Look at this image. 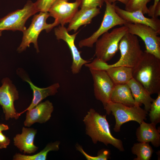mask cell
I'll return each instance as SVG.
<instances>
[{"label": "cell", "mask_w": 160, "mask_h": 160, "mask_svg": "<svg viewBox=\"0 0 160 160\" xmlns=\"http://www.w3.org/2000/svg\"><path fill=\"white\" fill-rule=\"evenodd\" d=\"M105 71L115 85L127 84L132 78L133 68L125 66L111 67Z\"/></svg>", "instance_id": "cell-22"}, {"label": "cell", "mask_w": 160, "mask_h": 160, "mask_svg": "<svg viewBox=\"0 0 160 160\" xmlns=\"http://www.w3.org/2000/svg\"><path fill=\"white\" fill-rule=\"evenodd\" d=\"M76 148L77 150L81 152L88 160H106L108 158L109 152L107 150H104L96 156H92L87 154L83 150L81 146L77 145Z\"/></svg>", "instance_id": "cell-27"}, {"label": "cell", "mask_w": 160, "mask_h": 160, "mask_svg": "<svg viewBox=\"0 0 160 160\" xmlns=\"http://www.w3.org/2000/svg\"><path fill=\"white\" fill-rule=\"evenodd\" d=\"M55 35L57 40H63L68 45L71 52L73 61L71 66L72 73L76 74L80 71L83 65L89 63L90 61L83 59L74 44L76 36L79 32L72 35L70 34L67 29L64 25H60L55 29Z\"/></svg>", "instance_id": "cell-12"}, {"label": "cell", "mask_w": 160, "mask_h": 160, "mask_svg": "<svg viewBox=\"0 0 160 160\" xmlns=\"http://www.w3.org/2000/svg\"><path fill=\"white\" fill-rule=\"evenodd\" d=\"M106 4L103 18L99 28L90 37L81 40L79 46L92 47L99 37L108 32L111 29L118 25H124L127 22L116 13L115 7L116 2L111 3L108 0H104Z\"/></svg>", "instance_id": "cell-7"}, {"label": "cell", "mask_w": 160, "mask_h": 160, "mask_svg": "<svg viewBox=\"0 0 160 160\" xmlns=\"http://www.w3.org/2000/svg\"><path fill=\"white\" fill-rule=\"evenodd\" d=\"M83 121L86 125V134L91 137L94 143L99 141L106 145L110 144L121 151H124L121 140L112 135L106 115H101L91 108Z\"/></svg>", "instance_id": "cell-2"}, {"label": "cell", "mask_w": 160, "mask_h": 160, "mask_svg": "<svg viewBox=\"0 0 160 160\" xmlns=\"http://www.w3.org/2000/svg\"><path fill=\"white\" fill-rule=\"evenodd\" d=\"M56 0H37L35 3L39 12H48Z\"/></svg>", "instance_id": "cell-29"}, {"label": "cell", "mask_w": 160, "mask_h": 160, "mask_svg": "<svg viewBox=\"0 0 160 160\" xmlns=\"http://www.w3.org/2000/svg\"><path fill=\"white\" fill-rule=\"evenodd\" d=\"M49 16L48 12H41L34 16L29 27L23 32L22 41L17 49L18 52L25 50L31 43L33 44L37 52H39L37 39L40 33L43 30L49 32L57 26L55 22L50 24L47 23V19Z\"/></svg>", "instance_id": "cell-6"}, {"label": "cell", "mask_w": 160, "mask_h": 160, "mask_svg": "<svg viewBox=\"0 0 160 160\" xmlns=\"http://www.w3.org/2000/svg\"><path fill=\"white\" fill-rule=\"evenodd\" d=\"M104 109L107 114L109 115L112 113L114 116L116 124L113 129L116 132L120 131L122 124L127 122L134 121L140 124L146 119L148 114V112L141 108L138 104L130 107L110 101Z\"/></svg>", "instance_id": "cell-4"}, {"label": "cell", "mask_w": 160, "mask_h": 160, "mask_svg": "<svg viewBox=\"0 0 160 160\" xmlns=\"http://www.w3.org/2000/svg\"><path fill=\"white\" fill-rule=\"evenodd\" d=\"M109 2L113 3L115 2L116 1H120L126 5L128 2L129 0H108Z\"/></svg>", "instance_id": "cell-34"}, {"label": "cell", "mask_w": 160, "mask_h": 160, "mask_svg": "<svg viewBox=\"0 0 160 160\" xmlns=\"http://www.w3.org/2000/svg\"><path fill=\"white\" fill-rule=\"evenodd\" d=\"M9 129V127L7 125L3 124H0V132L7 130Z\"/></svg>", "instance_id": "cell-33"}, {"label": "cell", "mask_w": 160, "mask_h": 160, "mask_svg": "<svg viewBox=\"0 0 160 160\" xmlns=\"http://www.w3.org/2000/svg\"><path fill=\"white\" fill-rule=\"evenodd\" d=\"M100 13L98 7L82 8L75 13L67 28L68 32H76L81 26L91 23L92 19Z\"/></svg>", "instance_id": "cell-18"}, {"label": "cell", "mask_w": 160, "mask_h": 160, "mask_svg": "<svg viewBox=\"0 0 160 160\" xmlns=\"http://www.w3.org/2000/svg\"><path fill=\"white\" fill-rule=\"evenodd\" d=\"M132 152L137 156L134 160H149L153 150L148 143L140 142L134 144L132 148Z\"/></svg>", "instance_id": "cell-24"}, {"label": "cell", "mask_w": 160, "mask_h": 160, "mask_svg": "<svg viewBox=\"0 0 160 160\" xmlns=\"http://www.w3.org/2000/svg\"><path fill=\"white\" fill-rule=\"evenodd\" d=\"M156 125L142 121L137 130V140L140 142H151L155 147H159L160 145V135Z\"/></svg>", "instance_id": "cell-17"}, {"label": "cell", "mask_w": 160, "mask_h": 160, "mask_svg": "<svg viewBox=\"0 0 160 160\" xmlns=\"http://www.w3.org/2000/svg\"><path fill=\"white\" fill-rule=\"evenodd\" d=\"M127 84L130 87L136 103L140 105L143 104L145 109L147 112L149 111L154 99L151 97L145 89L134 78L131 79Z\"/></svg>", "instance_id": "cell-19"}, {"label": "cell", "mask_w": 160, "mask_h": 160, "mask_svg": "<svg viewBox=\"0 0 160 160\" xmlns=\"http://www.w3.org/2000/svg\"><path fill=\"white\" fill-rule=\"evenodd\" d=\"M38 12L35 3L28 1L23 8L9 13L0 19V31H19L23 32L26 29L25 23L27 20Z\"/></svg>", "instance_id": "cell-8"}, {"label": "cell", "mask_w": 160, "mask_h": 160, "mask_svg": "<svg viewBox=\"0 0 160 160\" xmlns=\"http://www.w3.org/2000/svg\"><path fill=\"white\" fill-rule=\"evenodd\" d=\"M60 142L56 141L47 144L42 150L38 153L31 156L22 155L19 153L16 154L13 157L15 160H45L48 153L52 151L59 149Z\"/></svg>", "instance_id": "cell-23"}, {"label": "cell", "mask_w": 160, "mask_h": 160, "mask_svg": "<svg viewBox=\"0 0 160 160\" xmlns=\"http://www.w3.org/2000/svg\"><path fill=\"white\" fill-rule=\"evenodd\" d=\"M1 82L2 84L0 87V105L2 108L5 119H18L20 115L16 111L14 102L18 99V91L8 78H3Z\"/></svg>", "instance_id": "cell-10"}, {"label": "cell", "mask_w": 160, "mask_h": 160, "mask_svg": "<svg viewBox=\"0 0 160 160\" xmlns=\"http://www.w3.org/2000/svg\"><path fill=\"white\" fill-rule=\"evenodd\" d=\"M151 0H129L125 6V9L129 11L142 10L144 14L148 13L147 5Z\"/></svg>", "instance_id": "cell-26"}, {"label": "cell", "mask_w": 160, "mask_h": 160, "mask_svg": "<svg viewBox=\"0 0 160 160\" xmlns=\"http://www.w3.org/2000/svg\"><path fill=\"white\" fill-rule=\"evenodd\" d=\"M133 78L150 95L160 92V59L143 52L140 59L133 68Z\"/></svg>", "instance_id": "cell-1"}, {"label": "cell", "mask_w": 160, "mask_h": 160, "mask_svg": "<svg viewBox=\"0 0 160 160\" xmlns=\"http://www.w3.org/2000/svg\"><path fill=\"white\" fill-rule=\"evenodd\" d=\"M89 70L93 79L95 97L103 103L105 108L111 101V95L115 85L105 71Z\"/></svg>", "instance_id": "cell-11"}, {"label": "cell", "mask_w": 160, "mask_h": 160, "mask_svg": "<svg viewBox=\"0 0 160 160\" xmlns=\"http://www.w3.org/2000/svg\"><path fill=\"white\" fill-rule=\"evenodd\" d=\"M119 49L120 52L119 59L115 63L108 64V68L121 66L133 68L140 59L143 52L137 36L129 33L125 35L120 40Z\"/></svg>", "instance_id": "cell-5"}, {"label": "cell", "mask_w": 160, "mask_h": 160, "mask_svg": "<svg viewBox=\"0 0 160 160\" xmlns=\"http://www.w3.org/2000/svg\"><path fill=\"white\" fill-rule=\"evenodd\" d=\"M10 143V140L2 132H0V149L6 148Z\"/></svg>", "instance_id": "cell-30"}, {"label": "cell", "mask_w": 160, "mask_h": 160, "mask_svg": "<svg viewBox=\"0 0 160 160\" xmlns=\"http://www.w3.org/2000/svg\"><path fill=\"white\" fill-rule=\"evenodd\" d=\"M36 130L33 128L23 127L21 134H18L14 138V143L20 151L24 153H34L38 147L34 144Z\"/></svg>", "instance_id": "cell-16"}, {"label": "cell", "mask_w": 160, "mask_h": 160, "mask_svg": "<svg viewBox=\"0 0 160 160\" xmlns=\"http://www.w3.org/2000/svg\"><path fill=\"white\" fill-rule=\"evenodd\" d=\"M69 0H56L49 9L48 12L50 16L55 19L54 21L57 25L69 23L78 10L79 2L77 0L69 2Z\"/></svg>", "instance_id": "cell-13"}, {"label": "cell", "mask_w": 160, "mask_h": 160, "mask_svg": "<svg viewBox=\"0 0 160 160\" xmlns=\"http://www.w3.org/2000/svg\"><path fill=\"white\" fill-rule=\"evenodd\" d=\"M115 9L117 14L127 23L148 25L153 29L159 34H160V20L158 18L146 17L141 9L129 11L121 9L116 5Z\"/></svg>", "instance_id": "cell-14"}, {"label": "cell", "mask_w": 160, "mask_h": 160, "mask_svg": "<svg viewBox=\"0 0 160 160\" xmlns=\"http://www.w3.org/2000/svg\"><path fill=\"white\" fill-rule=\"evenodd\" d=\"M25 81L29 84L33 91V97L28 107L23 111L19 113L20 115L25 111L35 107L47 97L55 95L60 87L59 83H57L46 88H40L34 85L29 80L25 79Z\"/></svg>", "instance_id": "cell-20"}, {"label": "cell", "mask_w": 160, "mask_h": 160, "mask_svg": "<svg viewBox=\"0 0 160 160\" xmlns=\"http://www.w3.org/2000/svg\"><path fill=\"white\" fill-rule=\"evenodd\" d=\"M128 33L140 38L144 43L145 52L151 54L160 59V37L157 32L148 25L126 23L124 25Z\"/></svg>", "instance_id": "cell-9"}, {"label": "cell", "mask_w": 160, "mask_h": 160, "mask_svg": "<svg viewBox=\"0 0 160 160\" xmlns=\"http://www.w3.org/2000/svg\"><path fill=\"white\" fill-rule=\"evenodd\" d=\"M159 2H160V0H154L153 4L149 8H148L147 14L148 16L151 17H154L155 10L156 6Z\"/></svg>", "instance_id": "cell-31"}, {"label": "cell", "mask_w": 160, "mask_h": 160, "mask_svg": "<svg viewBox=\"0 0 160 160\" xmlns=\"http://www.w3.org/2000/svg\"><path fill=\"white\" fill-rule=\"evenodd\" d=\"M2 35V31H0V37Z\"/></svg>", "instance_id": "cell-35"}, {"label": "cell", "mask_w": 160, "mask_h": 160, "mask_svg": "<svg viewBox=\"0 0 160 160\" xmlns=\"http://www.w3.org/2000/svg\"><path fill=\"white\" fill-rule=\"evenodd\" d=\"M160 16V2H159L156 6L154 11V17L158 18Z\"/></svg>", "instance_id": "cell-32"}, {"label": "cell", "mask_w": 160, "mask_h": 160, "mask_svg": "<svg viewBox=\"0 0 160 160\" xmlns=\"http://www.w3.org/2000/svg\"><path fill=\"white\" fill-rule=\"evenodd\" d=\"M53 109L52 103L48 100L39 103L27 111L25 126L29 127L36 122L45 123L50 119Z\"/></svg>", "instance_id": "cell-15"}, {"label": "cell", "mask_w": 160, "mask_h": 160, "mask_svg": "<svg viewBox=\"0 0 160 160\" xmlns=\"http://www.w3.org/2000/svg\"><path fill=\"white\" fill-rule=\"evenodd\" d=\"M79 7L82 8L99 7L101 8L104 2V0H77Z\"/></svg>", "instance_id": "cell-28"}, {"label": "cell", "mask_w": 160, "mask_h": 160, "mask_svg": "<svg viewBox=\"0 0 160 160\" xmlns=\"http://www.w3.org/2000/svg\"><path fill=\"white\" fill-rule=\"evenodd\" d=\"M110 101L130 107L137 104L127 83L115 85L111 95Z\"/></svg>", "instance_id": "cell-21"}, {"label": "cell", "mask_w": 160, "mask_h": 160, "mask_svg": "<svg viewBox=\"0 0 160 160\" xmlns=\"http://www.w3.org/2000/svg\"><path fill=\"white\" fill-rule=\"evenodd\" d=\"M128 33V28L124 25L103 34L95 42L97 58L105 62L110 60L118 51L120 40Z\"/></svg>", "instance_id": "cell-3"}, {"label": "cell", "mask_w": 160, "mask_h": 160, "mask_svg": "<svg viewBox=\"0 0 160 160\" xmlns=\"http://www.w3.org/2000/svg\"><path fill=\"white\" fill-rule=\"evenodd\" d=\"M158 94L151 103L149 114L151 123L156 125L160 121V92Z\"/></svg>", "instance_id": "cell-25"}]
</instances>
